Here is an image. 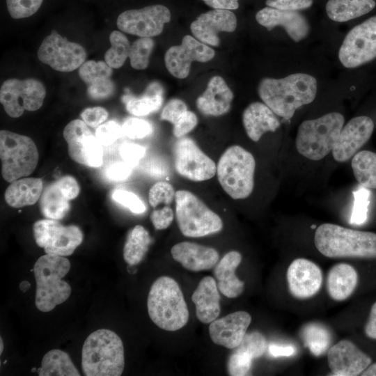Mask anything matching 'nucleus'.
<instances>
[{"label":"nucleus","instance_id":"23","mask_svg":"<svg viewBox=\"0 0 376 376\" xmlns=\"http://www.w3.org/2000/svg\"><path fill=\"white\" fill-rule=\"evenodd\" d=\"M256 19L259 24L269 31L276 26L283 27L295 42L305 38L310 31L307 19L297 10H281L267 6L256 13Z\"/></svg>","mask_w":376,"mask_h":376},{"label":"nucleus","instance_id":"52","mask_svg":"<svg viewBox=\"0 0 376 376\" xmlns=\"http://www.w3.org/2000/svg\"><path fill=\"white\" fill-rule=\"evenodd\" d=\"M132 167L126 162H115L105 170L104 175L111 181L119 182L127 179L132 173Z\"/></svg>","mask_w":376,"mask_h":376},{"label":"nucleus","instance_id":"48","mask_svg":"<svg viewBox=\"0 0 376 376\" xmlns=\"http://www.w3.org/2000/svg\"><path fill=\"white\" fill-rule=\"evenodd\" d=\"M122 127L114 120H109L97 127L95 136L103 146H109L123 135Z\"/></svg>","mask_w":376,"mask_h":376},{"label":"nucleus","instance_id":"16","mask_svg":"<svg viewBox=\"0 0 376 376\" xmlns=\"http://www.w3.org/2000/svg\"><path fill=\"white\" fill-rule=\"evenodd\" d=\"M70 157L76 162L93 168L103 163L102 144L81 120L70 121L63 130Z\"/></svg>","mask_w":376,"mask_h":376},{"label":"nucleus","instance_id":"12","mask_svg":"<svg viewBox=\"0 0 376 376\" xmlns=\"http://www.w3.org/2000/svg\"><path fill=\"white\" fill-rule=\"evenodd\" d=\"M37 56L43 63L52 69L70 72L85 62L86 52L80 44L69 41L56 30H52L40 45Z\"/></svg>","mask_w":376,"mask_h":376},{"label":"nucleus","instance_id":"4","mask_svg":"<svg viewBox=\"0 0 376 376\" xmlns=\"http://www.w3.org/2000/svg\"><path fill=\"white\" fill-rule=\"evenodd\" d=\"M147 307L151 320L166 331L179 330L189 320V311L180 288L169 276H161L152 284Z\"/></svg>","mask_w":376,"mask_h":376},{"label":"nucleus","instance_id":"15","mask_svg":"<svg viewBox=\"0 0 376 376\" xmlns=\"http://www.w3.org/2000/svg\"><path fill=\"white\" fill-rule=\"evenodd\" d=\"M174 164L179 175L195 182L211 179L217 173L214 162L188 137L180 138L175 143Z\"/></svg>","mask_w":376,"mask_h":376},{"label":"nucleus","instance_id":"41","mask_svg":"<svg viewBox=\"0 0 376 376\" xmlns=\"http://www.w3.org/2000/svg\"><path fill=\"white\" fill-rule=\"evenodd\" d=\"M354 206L350 218L352 225L360 226L368 219L370 191L368 189L361 187L353 192Z\"/></svg>","mask_w":376,"mask_h":376},{"label":"nucleus","instance_id":"61","mask_svg":"<svg viewBox=\"0 0 376 376\" xmlns=\"http://www.w3.org/2000/svg\"><path fill=\"white\" fill-rule=\"evenodd\" d=\"M362 376H376V363L370 364L361 374Z\"/></svg>","mask_w":376,"mask_h":376},{"label":"nucleus","instance_id":"44","mask_svg":"<svg viewBox=\"0 0 376 376\" xmlns=\"http://www.w3.org/2000/svg\"><path fill=\"white\" fill-rule=\"evenodd\" d=\"M248 353L253 359L261 357L267 349L264 336L256 331L246 333L242 341L237 347Z\"/></svg>","mask_w":376,"mask_h":376},{"label":"nucleus","instance_id":"2","mask_svg":"<svg viewBox=\"0 0 376 376\" xmlns=\"http://www.w3.org/2000/svg\"><path fill=\"white\" fill-rule=\"evenodd\" d=\"M125 366L121 338L113 331L97 329L85 340L81 350V368L86 376H119Z\"/></svg>","mask_w":376,"mask_h":376},{"label":"nucleus","instance_id":"27","mask_svg":"<svg viewBox=\"0 0 376 376\" xmlns=\"http://www.w3.org/2000/svg\"><path fill=\"white\" fill-rule=\"evenodd\" d=\"M277 115L264 102L250 104L242 113V123L247 136L258 141L267 132H275L280 127Z\"/></svg>","mask_w":376,"mask_h":376},{"label":"nucleus","instance_id":"29","mask_svg":"<svg viewBox=\"0 0 376 376\" xmlns=\"http://www.w3.org/2000/svg\"><path fill=\"white\" fill-rule=\"evenodd\" d=\"M241 260L242 255L238 251H231L215 265L214 275L217 280V288L228 298H235L244 290V283L235 275V270Z\"/></svg>","mask_w":376,"mask_h":376},{"label":"nucleus","instance_id":"32","mask_svg":"<svg viewBox=\"0 0 376 376\" xmlns=\"http://www.w3.org/2000/svg\"><path fill=\"white\" fill-rule=\"evenodd\" d=\"M127 111L136 116H143L157 111L163 103V90L157 82L151 83L140 97H123Z\"/></svg>","mask_w":376,"mask_h":376},{"label":"nucleus","instance_id":"47","mask_svg":"<svg viewBox=\"0 0 376 376\" xmlns=\"http://www.w3.org/2000/svg\"><path fill=\"white\" fill-rule=\"evenodd\" d=\"M112 198L116 202L127 207L133 213L141 214L146 211L143 202L132 191L121 189H116L112 194Z\"/></svg>","mask_w":376,"mask_h":376},{"label":"nucleus","instance_id":"5","mask_svg":"<svg viewBox=\"0 0 376 376\" xmlns=\"http://www.w3.org/2000/svg\"><path fill=\"white\" fill-rule=\"evenodd\" d=\"M70 269V263L65 256L46 253L33 266L36 283L35 304L42 312H49L65 301L71 294V287L62 279Z\"/></svg>","mask_w":376,"mask_h":376},{"label":"nucleus","instance_id":"31","mask_svg":"<svg viewBox=\"0 0 376 376\" xmlns=\"http://www.w3.org/2000/svg\"><path fill=\"white\" fill-rule=\"evenodd\" d=\"M42 186L40 178H26L15 180L6 189L5 200L13 207L33 205L42 194Z\"/></svg>","mask_w":376,"mask_h":376},{"label":"nucleus","instance_id":"42","mask_svg":"<svg viewBox=\"0 0 376 376\" xmlns=\"http://www.w3.org/2000/svg\"><path fill=\"white\" fill-rule=\"evenodd\" d=\"M44 0H6L10 16L15 19L27 18L38 12Z\"/></svg>","mask_w":376,"mask_h":376},{"label":"nucleus","instance_id":"36","mask_svg":"<svg viewBox=\"0 0 376 376\" xmlns=\"http://www.w3.org/2000/svg\"><path fill=\"white\" fill-rule=\"evenodd\" d=\"M40 210L47 219L59 220L70 210L69 200L63 194L56 182L46 187L41 196Z\"/></svg>","mask_w":376,"mask_h":376},{"label":"nucleus","instance_id":"10","mask_svg":"<svg viewBox=\"0 0 376 376\" xmlns=\"http://www.w3.org/2000/svg\"><path fill=\"white\" fill-rule=\"evenodd\" d=\"M46 95L43 84L33 78L9 79L0 89V102L6 113L12 118L21 116L24 111L39 109Z\"/></svg>","mask_w":376,"mask_h":376},{"label":"nucleus","instance_id":"14","mask_svg":"<svg viewBox=\"0 0 376 376\" xmlns=\"http://www.w3.org/2000/svg\"><path fill=\"white\" fill-rule=\"evenodd\" d=\"M171 18V12L166 6L155 4L121 13L116 25L122 32L140 38H152L162 33Z\"/></svg>","mask_w":376,"mask_h":376},{"label":"nucleus","instance_id":"53","mask_svg":"<svg viewBox=\"0 0 376 376\" xmlns=\"http://www.w3.org/2000/svg\"><path fill=\"white\" fill-rule=\"evenodd\" d=\"M174 214L169 205L154 210L150 214V220L157 230L167 228L173 220Z\"/></svg>","mask_w":376,"mask_h":376},{"label":"nucleus","instance_id":"55","mask_svg":"<svg viewBox=\"0 0 376 376\" xmlns=\"http://www.w3.org/2000/svg\"><path fill=\"white\" fill-rule=\"evenodd\" d=\"M265 3L272 8L298 11L311 7L313 0H266Z\"/></svg>","mask_w":376,"mask_h":376},{"label":"nucleus","instance_id":"33","mask_svg":"<svg viewBox=\"0 0 376 376\" xmlns=\"http://www.w3.org/2000/svg\"><path fill=\"white\" fill-rule=\"evenodd\" d=\"M375 7L374 0H329L326 12L331 20L343 22L362 16Z\"/></svg>","mask_w":376,"mask_h":376},{"label":"nucleus","instance_id":"51","mask_svg":"<svg viewBox=\"0 0 376 376\" xmlns=\"http://www.w3.org/2000/svg\"><path fill=\"white\" fill-rule=\"evenodd\" d=\"M120 155L122 159L134 166L146 153V148L134 143H125L120 147Z\"/></svg>","mask_w":376,"mask_h":376},{"label":"nucleus","instance_id":"24","mask_svg":"<svg viewBox=\"0 0 376 376\" xmlns=\"http://www.w3.org/2000/svg\"><path fill=\"white\" fill-rule=\"evenodd\" d=\"M233 93L221 76H214L206 89L196 101L198 111L204 115L219 116L228 113L231 107Z\"/></svg>","mask_w":376,"mask_h":376},{"label":"nucleus","instance_id":"13","mask_svg":"<svg viewBox=\"0 0 376 376\" xmlns=\"http://www.w3.org/2000/svg\"><path fill=\"white\" fill-rule=\"evenodd\" d=\"M338 58L347 68H357L376 58V15L348 32L339 49Z\"/></svg>","mask_w":376,"mask_h":376},{"label":"nucleus","instance_id":"40","mask_svg":"<svg viewBox=\"0 0 376 376\" xmlns=\"http://www.w3.org/2000/svg\"><path fill=\"white\" fill-rule=\"evenodd\" d=\"M154 45L152 38H139L131 45L129 58L132 68L135 70L147 68Z\"/></svg>","mask_w":376,"mask_h":376},{"label":"nucleus","instance_id":"28","mask_svg":"<svg viewBox=\"0 0 376 376\" xmlns=\"http://www.w3.org/2000/svg\"><path fill=\"white\" fill-rule=\"evenodd\" d=\"M196 306L197 318L203 323L209 324L220 313V295L217 283L211 276H205L199 282L191 296Z\"/></svg>","mask_w":376,"mask_h":376},{"label":"nucleus","instance_id":"46","mask_svg":"<svg viewBox=\"0 0 376 376\" xmlns=\"http://www.w3.org/2000/svg\"><path fill=\"white\" fill-rule=\"evenodd\" d=\"M121 127L123 134L132 139H143L152 132L151 124L139 118H128Z\"/></svg>","mask_w":376,"mask_h":376},{"label":"nucleus","instance_id":"25","mask_svg":"<svg viewBox=\"0 0 376 376\" xmlns=\"http://www.w3.org/2000/svg\"><path fill=\"white\" fill-rule=\"evenodd\" d=\"M171 253L175 261L192 272L208 270L216 265L219 258L216 249L190 242L175 244Z\"/></svg>","mask_w":376,"mask_h":376},{"label":"nucleus","instance_id":"38","mask_svg":"<svg viewBox=\"0 0 376 376\" xmlns=\"http://www.w3.org/2000/svg\"><path fill=\"white\" fill-rule=\"evenodd\" d=\"M109 41L111 46L104 54V61L112 68H120L129 58L131 45L126 36L119 31L110 33Z\"/></svg>","mask_w":376,"mask_h":376},{"label":"nucleus","instance_id":"56","mask_svg":"<svg viewBox=\"0 0 376 376\" xmlns=\"http://www.w3.org/2000/svg\"><path fill=\"white\" fill-rule=\"evenodd\" d=\"M55 182L69 201L75 198L79 194V186L77 180L70 175L63 176Z\"/></svg>","mask_w":376,"mask_h":376},{"label":"nucleus","instance_id":"18","mask_svg":"<svg viewBox=\"0 0 376 376\" xmlns=\"http://www.w3.org/2000/svg\"><path fill=\"white\" fill-rule=\"evenodd\" d=\"M373 130V121L368 116H360L351 119L343 127L332 149L334 159L345 162L353 157L369 140Z\"/></svg>","mask_w":376,"mask_h":376},{"label":"nucleus","instance_id":"35","mask_svg":"<svg viewBox=\"0 0 376 376\" xmlns=\"http://www.w3.org/2000/svg\"><path fill=\"white\" fill-rule=\"evenodd\" d=\"M151 238L148 232L140 225L128 233L123 247V258L130 266L139 264L148 250Z\"/></svg>","mask_w":376,"mask_h":376},{"label":"nucleus","instance_id":"50","mask_svg":"<svg viewBox=\"0 0 376 376\" xmlns=\"http://www.w3.org/2000/svg\"><path fill=\"white\" fill-rule=\"evenodd\" d=\"M187 110V104L184 101L178 98L171 99L164 106L161 113V119L173 125Z\"/></svg>","mask_w":376,"mask_h":376},{"label":"nucleus","instance_id":"30","mask_svg":"<svg viewBox=\"0 0 376 376\" xmlns=\"http://www.w3.org/2000/svg\"><path fill=\"white\" fill-rule=\"evenodd\" d=\"M358 274L350 265L339 263L332 267L327 275V286L329 296L336 301L347 299L354 291Z\"/></svg>","mask_w":376,"mask_h":376},{"label":"nucleus","instance_id":"43","mask_svg":"<svg viewBox=\"0 0 376 376\" xmlns=\"http://www.w3.org/2000/svg\"><path fill=\"white\" fill-rule=\"evenodd\" d=\"M175 191L173 186L165 181L155 183L149 190L148 201L155 208L162 204L169 205L175 200Z\"/></svg>","mask_w":376,"mask_h":376},{"label":"nucleus","instance_id":"59","mask_svg":"<svg viewBox=\"0 0 376 376\" xmlns=\"http://www.w3.org/2000/svg\"><path fill=\"white\" fill-rule=\"evenodd\" d=\"M214 9L235 10L239 7V0H202Z\"/></svg>","mask_w":376,"mask_h":376},{"label":"nucleus","instance_id":"17","mask_svg":"<svg viewBox=\"0 0 376 376\" xmlns=\"http://www.w3.org/2000/svg\"><path fill=\"white\" fill-rule=\"evenodd\" d=\"M214 56V50L209 45L195 37L186 35L180 45L171 46L167 49L164 55V63L172 76L185 79L189 75L193 62H208Z\"/></svg>","mask_w":376,"mask_h":376},{"label":"nucleus","instance_id":"20","mask_svg":"<svg viewBox=\"0 0 376 376\" xmlns=\"http://www.w3.org/2000/svg\"><path fill=\"white\" fill-rule=\"evenodd\" d=\"M328 363L334 375L356 376L371 363V358L353 343L343 340L328 351Z\"/></svg>","mask_w":376,"mask_h":376},{"label":"nucleus","instance_id":"37","mask_svg":"<svg viewBox=\"0 0 376 376\" xmlns=\"http://www.w3.org/2000/svg\"><path fill=\"white\" fill-rule=\"evenodd\" d=\"M352 168L356 180L362 187L376 189V152L361 150L352 159Z\"/></svg>","mask_w":376,"mask_h":376},{"label":"nucleus","instance_id":"63","mask_svg":"<svg viewBox=\"0 0 376 376\" xmlns=\"http://www.w3.org/2000/svg\"><path fill=\"white\" fill-rule=\"evenodd\" d=\"M0 354H2V352H3V340H2V338L1 337L0 338Z\"/></svg>","mask_w":376,"mask_h":376},{"label":"nucleus","instance_id":"9","mask_svg":"<svg viewBox=\"0 0 376 376\" xmlns=\"http://www.w3.org/2000/svg\"><path fill=\"white\" fill-rule=\"evenodd\" d=\"M0 157L3 178L13 182L33 173L38 162V151L29 136L1 130Z\"/></svg>","mask_w":376,"mask_h":376},{"label":"nucleus","instance_id":"6","mask_svg":"<svg viewBox=\"0 0 376 376\" xmlns=\"http://www.w3.org/2000/svg\"><path fill=\"white\" fill-rule=\"evenodd\" d=\"M256 161L251 152L234 145L228 148L217 165V178L224 191L233 199L249 197L254 187Z\"/></svg>","mask_w":376,"mask_h":376},{"label":"nucleus","instance_id":"57","mask_svg":"<svg viewBox=\"0 0 376 376\" xmlns=\"http://www.w3.org/2000/svg\"><path fill=\"white\" fill-rule=\"evenodd\" d=\"M144 169L147 173L157 178H163L168 175L166 166L159 159H150L146 164Z\"/></svg>","mask_w":376,"mask_h":376},{"label":"nucleus","instance_id":"8","mask_svg":"<svg viewBox=\"0 0 376 376\" xmlns=\"http://www.w3.org/2000/svg\"><path fill=\"white\" fill-rule=\"evenodd\" d=\"M175 203L176 219L183 235L200 237L222 230L220 217L192 192L178 190Z\"/></svg>","mask_w":376,"mask_h":376},{"label":"nucleus","instance_id":"19","mask_svg":"<svg viewBox=\"0 0 376 376\" xmlns=\"http://www.w3.org/2000/svg\"><path fill=\"white\" fill-rule=\"evenodd\" d=\"M237 27V17L230 10L213 9L201 14L190 25L193 36L213 47L220 44L219 33H231Z\"/></svg>","mask_w":376,"mask_h":376},{"label":"nucleus","instance_id":"34","mask_svg":"<svg viewBox=\"0 0 376 376\" xmlns=\"http://www.w3.org/2000/svg\"><path fill=\"white\" fill-rule=\"evenodd\" d=\"M37 372L39 376L80 375L68 353L58 349L49 350L43 356Z\"/></svg>","mask_w":376,"mask_h":376},{"label":"nucleus","instance_id":"3","mask_svg":"<svg viewBox=\"0 0 376 376\" xmlns=\"http://www.w3.org/2000/svg\"><path fill=\"white\" fill-rule=\"evenodd\" d=\"M317 249L328 258H376V234L333 224L318 227L315 237Z\"/></svg>","mask_w":376,"mask_h":376},{"label":"nucleus","instance_id":"26","mask_svg":"<svg viewBox=\"0 0 376 376\" xmlns=\"http://www.w3.org/2000/svg\"><path fill=\"white\" fill-rule=\"evenodd\" d=\"M112 69L103 61H87L79 67V77L86 84L90 97L102 100L113 94L115 85L111 79Z\"/></svg>","mask_w":376,"mask_h":376},{"label":"nucleus","instance_id":"11","mask_svg":"<svg viewBox=\"0 0 376 376\" xmlns=\"http://www.w3.org/2000/svg\"><path fill=\"white\" fill-rule=\"evenodd\" d=\"M33 230L37 245L43 248L45 253L61 256L72 255L84 238L78 226H63L51 219L37 221Z\"/></svg>","mask_w":376,"mask_h":376},{"label":"nucleus","instance_id":"21","mask_svg":"<svg viewBox=\"0 0 376 376\" xmlns=\"http://www.w3.org/2000/svg\"><path fill=\"white\" fill-rule=\"evenodd\" d=\"M289 291L297 299H308L314 296L320 289L322 274L320 268L313 262L305 259L294 260L287 270Z\"/></svg>","mask_w":376,"mask_h":376},{"label":"nucleus","instance_id":"62","mask_svg":"<svg viewBox=\"0 0 376 376\" xmlns=\"http://www.w3.org/2000/svg\"><path fill=\"white\" fill-rule=\"evenodd\" d=\"M29 288H30V283L26 281H22L19 285V288L21 289L22 292L27 291Z\"/></svg>","mask_w":376,"mask_h":376},{"label":"nucleus","instance_id":"58","mask_svg":"<svg viewBox=\"0 0 376 376\" xmlns=\"http://www.w3.org/2000/svg\"><path fill=\"white\" fill-rule=\"evenodd\" d=\"M268 350L269 354L274 357H288L293 356L296 353V349L292 345L270 344Z\"/></svg>","mask_w":376,"mask_h":376},{"label":"nucleus","instance_id":"49","mask_svg":"<svg viewBox=\"0 0 376 376\" xmlns=\"http://www.w3.org/2000/svg\"><path fill=\"white\" fill-rule=\"evenodd\" d=\"M198 123L196 115L191 111H186L173 125V133L176 138L184 137L193 130Z\"/></svg>","mask_w":376,"mask_h":376},{"label":"nucleus","instance_id":"22","mask_svg":"<svg viewBox=\"0 0 376 376\" xmlns=\"http://www.w3.org/2000/svg\"><path fill=\"white\" fill-rule=\"evenodd\" d=\"M251 322L246 311H236L210 323L209 334L212 342L228 349H235L242 341Z\"/></svg>","mask_w":376,"mask_h":376},{"label":"nucleus","instance_id":"1","mask_svg":"<svg viewBox=\"0 0 376 376\" xmlns=\"http://www.w3.org/2000/svg\"><path fill=\"white\" fill-rule=\"evenodd\" d=\"M263 102L277 116L290 119L300 107L312 102L317 93V81L310 75L295 73L284 78H264L258 85Z\"/></svg>","mask_w":376,"mask_h":376},{"label":"nucleus","instance_id":"7","mask_svg":"<svg viewBox=\"0 0 376 376\" xmlns=\"http://www.w3.org/2000/svg\"><path fill=\"white\" fill-rule=\"evenodd\" d=\"M344 122L343 116L337 112L302 122L295 140L297 151L309 159H322L332 151Z\"/></svg>","mask_w":376,"mask_h":376},{"label":"nucleus","instance_id":"39","mask_svg":"<svg viewBox=\"0 0 376 376\" xmlns=\"http://www.w3.org/2000/svg\"><path fill=\"white\" fill-rule=\"evenodd\" d=\"M302 336L311 352L315 356H320L329 348L331 335L329 331L319 324H309L303 329Z\"/></svg>","mask_w":376,"mask_h":376},{"label":"nucleus","instance_id":"54","mask_svg":"<svg viewBox=\"0 0 376 376\" xmlns=\"http://www.w3.org/2000/svg\"><path fill=\"white\" fill-rule=\"evenodd\" d=\"M107 111L101 107H95L85 109L81 113L82 120L87 125L95 127L100 125L108 118Z\"/></svg>","mask_w":376,"mask_h":376},{"label":"nucleus","instance_id":"60","mask_svg":"<svg viewBox=\"0 0 376 376\" xmlns=\"http://www.w3.org/2000/svg\"><path fill=\"white\" fill-rule=\"evenodd\" d=\"M365 333L370 338L376 340V301L371 307L369 318L365 327Z\"/></svg>","mask_w":376,"mask_h":376},{"label":"nucleus","instance_id":"45","mask_svg":"<svg viewBox=\"0 0 376 376\" xmlns=\"http://www.w3.org/2000/svg\"><path fill=\"white\" fill-rule=\"evenodd\" d=\"M230 354L227 368L230 375L243 376L246 375L251 367L253 358L246 352L237 348Z\"/></svg>","mask_w":376,"mask_h":376}]
</instances>
